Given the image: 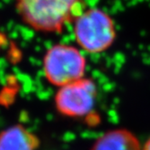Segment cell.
Segmentation results:
<instances>
[{
    "label": "cell",
    "mask_w": 150,
    "mask_h": 150,
    "mask_svg": "<svg viewBox=\"0 0 150 150\" xmlns=\"http://www.w3.org/2000/svg\"><path fill=\"white\" fill-rule=\"evenodd\" d=\"M81 0H16V8L24 22L38 32L60 33L78 16Z\"/></svg>",
    "instance_id": "cell-1"
},
{
    "label": "cell",
    "mask_w": 150,
    "mask_h": 150,
    "mask_svg": "<svg viewBox=\"0 0 150 150\" xmlns=\"http://www.w3.org/2000/svg\"><path fill=\"white\" fill-rule=\"evenodd\" d=\"M74 37L79 46L90 53L108 50L116 39L112 18L99 8H90L79 14L74 20Z\"/></svg>",
    "instance_id": "cell-2"
},
{
    "label": "cell",
    "mask_w": 150,
    "mask_h": 150,
    "mask_svg": "<svg viewBox=\"0 0 150 150\" xmlns=\"http://www.w3.org/2000/svg\"><path fill=\"white\" fill-rule=\"evenodd\" d=\"M86 66V59L78 48L63 44L49 48L42 60L45 79L58 88L84 78Z\"/></svg>",
    "instance_id": "cell-3"
},
{
    "label": "cell",
    "mask_w": 150,
    "mask_h": 150,
    "mask_svg": "<svg viewBox=\"0 0 150 150\" xmlns=\"http://www.w3.org/2000/svg\"><path fill=\"white\" fill-rule=\"evenodd\" d=\"M97 97L95 82L89 78H81L58 89L54 102L57 110L67 117H81L93 109Z\"/></svg>",
    "instance_id": "cell-4"
},
{
    "label": "cell",
    "mask_w": 150,
    "mask_h": 150,
    "mask_svg": "<svg viewBox=\"0 0 150 150\" xmlns=\"http://www.w3.org/2000/svg\"><path fill=\"white\" fill-rule=\"evenodd\" d=\"M38 137L21 125L6 128L0 133V150H36Z\"/></svg>",
    "instance_id": "cell-5"
},
{
    "label": "cell",
    "mask_w": 150,
    "mask_h": 150,
    "mask_svg": "<svg viewBox=\"0 0 150 150\" xmlns=\"http://www.w3.org/2000/svg\"><path fill=\"white\" fill-rule=\"evenodd\" d=\"M91 150H141L137 138L126 129L106 132L94 143Z\"/></svg>",
    "instance_id": "cell-6"
},
{
    "label": "cell",
    "mask_w": 150,
    "mask_h": 150,
    "mask_svg": "<svg viewBox=\"0 0 150 150\" xmlns=\"http://www.w3.org/2000/svg\"><path fill=\"white\" fill-rule=\"evenodd\" d=\"M143 150H150V138H149L148 140L146 142V144H145V146H144Z\"/></svg>",
    "instance_id": "cell-7"
}]
</instances>
